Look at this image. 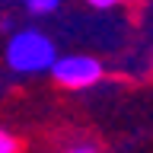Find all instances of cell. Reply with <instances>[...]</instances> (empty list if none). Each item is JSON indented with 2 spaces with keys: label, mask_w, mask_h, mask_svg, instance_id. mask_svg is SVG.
Returning <instances> with one entry per match:
<instances>
[{
  "label": "cell",
  "mask_w": 153,
  "mask_h": 153,
  "mask_svg": "<svg viewBox=\"0 0 153 153\" xmlns=\"http://www.w3.org/2000/svg\"><path fill=\"white\" fill-rule=\"evenodd\" d=\"M7 64L19 74H38V70H48L54 64V45L51 38L35 32V29H26V32H16L7 45Z\"/></svg>",
  "instance_id": "cell-1"
},
{
  "label": "cell",
  "mask_w": 153,
  "mask_h": 153,
  "mask_svg": "<svg viewBox=\"0 0 153 153\" xmlns=\"http://www.w3.org/2000/svg\"><path fill=\"white\" fill-rule=\"evenodd\" d=\"M51 74H54V80L61 86H70V89H83V86H93L99 76H102V67H99V61L96 57H86V54H67L54 64L48 67Z\"/></svg>",
  "instance_id": "cell-2"
},
{
  "label": "cell",
  "mask_w": 153,
  "mask_h": 153,
  "mask_svg": "<svg viewBox=\"0 0 153 153\" xmlns=\"http://www.w3.org/2000/svg\"><path fill=\"white\" fill-rule=\"evenodd\" d=\"M57 3L61 0H26L29 13H51V10H57Z\"/></svg>",
  "instance_id": "cell-3"
},
{
  "label": "cell",
  "mask_w": 153,
  "mask_h": 153,
  "mask_svg": "<svg viewBox=\"0 0 153 153\" xmlns=\"http://www.w3.org/2000/svg\"><path fill=\"white\" fill-rule=\"evenodd\" d=\"M0 153H16V137L0 128Z\"/></svg>",
  "instance_id": "cell-4"
},
{
  "label": "cell",
  "mask_w": 153,
  "mask_h": 153,
  "mask_svg": "<svg viewBox=\"0 0 153 153\" xmlns=\"http://www.w3.org/2000/svg\"><path fill=\"white\" fill-rule=\"evenodd\" d=\"M93 7H99V10H108V7H115V3H121V0H89Z\"/></svg>",
  "instance_id": "cell-5"
},
{
  "label": "cell",
  "mask_w": 153,
  "mask_h": 153,
  "mask_svg": "<svg viewBox=\"0 0 153 153\" xmlns=\"http://www.w3.org/2000/svg\"><path fill=\"white\" fill-rule=\"evenodd\" d=\"M70 153H93V147H76V150H70Z\"/></svg>",
  "instance_id": "cell-6"
}]
</instances>
